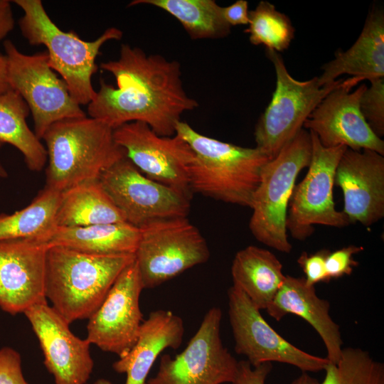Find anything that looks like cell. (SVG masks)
I'll use <instances>...</instances> for the list:
<instances>
[{"mask_svg":"<svg viewBox=\"0 0 384 384\" xmlns=\"http://www.w3.org/2000/svg\"><path fill=\"white\" fill-rule=\"evenodd\" d=\"M100 68L114 76L117 87L101 79L87 113L113 129L141 122L159 136L171 137L182 114L198 106L185 92L176 60L123 43L118 59L102 63Z\"/></svg>","mask_w":384,"mask_h":384,"instance_id":"cell-1","label":"cell"},{"mask_svg":"<svg viewBox=\"0 0 384 384\" xmlns=\"http://www.w3.org/2000/svg\"><path fill=\"white\" fill-rule=\"evenodd\" d=\"M135 255H97L49 246L45 294L51 306L70 324L89 319Z\"/></svg>","mask_w":384,"mask_h":384,"instance_id":"cell-2","label":"cell"},{"mask_svg":"<svg viewBox=\"0 0 384 384\" xmlns=\"http://www.w3.org/2000/svg\"><path fill=\"white\" fill-rule=\"evenodd\" d=\"M113 132L105 122L87 116L51 125L42 138L48 161L45 187L61 193L99 180L106 169L126 156Z\"/></svg>","mask_w":384,"mask_h":384,"instance_id":"cell-3","label":"cell"},{"mask_svg":"<svg viewBox=\"0 0 384 384\" xmlns=\"http://www.w3.org/2000/svg\"><path fill=\"white\" fill-rule=\"evenodd\" d=\"M176 134L194 153L188 169L191 192L250 207L263 166L270 159L257 147H243L206 137L180 121Z\"/></svg>","mask_w":384,"mask_h":384,"instance_id":"cell-4","label":"cell"},{"mask_svg":"<svg viewBox=\"0 0 384 384\" xmlns=\"http://www.w3.org/2000/svg\"><path fill=\"white\" fill-rule=\"evenodd\" d=\"M23 11L18 24L23 36L33 46L43 45L50 67L66 83L79 105H87L96 91L92 77L97 71L96 58L101 47L111 40H120L122 31L110 27L96 40L85 41L73 31L61 30L50 18L41 0L13 1Z\"/></svg>","mask_w":384,"mask_h":384,"instance_id":"cell-5","label":"cell"},{"mask_svg":"<svg viewBox=\"0 0 384 384\" xmlns=\"http://www.w3.org/2000/svg\"><path fill=\"white\" fill-rule=\"evenodd\" d=\"M311 155L309 132L302 129L279 154L262 167L250 208V230L259 242L289 253L292 246L286 228L288 206L297 178L308 167Z\"/></svg>","mask_w":384,"mask_h":384,"instance_id":"cell-6","label":"cell"},{"mask_svg":"<svg viewBox=\"0 0 384 384\" xmlns=\"http://www.w3.org/2000/svg\"><path fill=\"white\" fill-rule=\"evenodd\" d=\"M276 73V87L271 101L255 128L256 147L270 159L302 129L304 122L320 102L343 79L324 86L318 77L305 81L294 79L279 53L266 49Z\"/></svg>","mask_w":384,"mask_h":384,"instance_id":"cell-7","label":"cell"},{"mask_svg":"<svg viewBox=\"0 0 384 384\" xmlns=\"http://www.w3.org/2000/svg\"><path fill=\"white\" fill-rule=\"evenodd\" d=\"M139 229L135 260L144 289H153L208 261L210 250L186 217L151 221Z\"/></svg>","mask_w":384,"mask_h":384,"instance_id":"cell-8","label":"cell"},{"mask_svg":"<svg viewBox=\"0 0 384 384\" xmlns=\"http://www.w3.org/2000/svg\"><path fill=\"white\" fill-rule=\"evenodd\" d=\"M4 47L9 85L26 102L40 139L54 123L87 116L65 81L50 67L46 51L24 54L9 40Z\"/></svg>","mask_w":384,"mask_h":384,"instance_id":"cell-9","label":"cell"},{"mask_svg":"<svg viewBox=\"0 0 384 384\" xmlns=\"http://www.w3.org/2000/svg\"><path fill=\"white\" fill-rule=\"evenodd\" d=\"M309 132L311 155L308 171L294 188L286 220L287 230L299 240L311 236L315 225L343 228L351 223L336 209L333 196L336 167L347 147H325L314 132Z\"/></svg>","mask_w":384,"mask_h":384,"instance_id":"cell-10","label":"cell"},{"mask_svg":"<svg viewBox=\"0 0 384 384\" xmlns=\"http://www.w3.org/2000/svg\"><path fill=\"white\" fill-rule=\"evenodd\" d=\"M223 313L217 306L204 315L184 350L174 358L161 357L158 371L148 384H233L238 361L220 337Z\"/></svg>","mask_w":384,"mask_h":384,"instance_id":"cell-11","label":"cell"},{"mask_svg":"<svg viewBox=\"0 0 384 384\" xmlns=\"http://www.w3.org/2000/svg\"><path fill=\"white\" fill-rule=\"evenodd\" d=\"M228 315L235 340V351L245 356L252 367L279 362L297 367L304 373L324 370L329 363L305 352L280 336L240 289L228 291Z\"/></svg>","mask_w":384,"mask_h":384,"instance_id":"cell-12","label":"cell"},{"mask_svg":"<svg viewBox=\"0 0 384 384\" xmlns=\"http://www.w3.org/2000/svg\"><path fill=\"white\" fill-rule=\"evenodd\" d=\"M125 221L140 228L156 220L186 217L190 199L176 189L150 179L127 156L99 178Z\"/></svg>","mask_w":384,"mask_h":384,"instance_id":"cell-13","label":"cell"},{"mask_svg":"<svg viewBox=\"0 0 384 384\" xmlns=\"http://www.w3.org/2000/svg\"><path fill=\"white\" fill-rule=\"evenodd\" d=\"M113 134L126 156L143 174L191 198L188 169L194 153L179 135L159 136L141 122L124 124L115 128Z\"/></svg>","mask_w":384,"mask_h":384,"instance_id":"cell-14","label":"cell"},{"mask_svg":"<svg viewBox=\"0 0 384 384\" xmlns=\"http://www.w3.org/2000/svg\"><path fill=\"white\" fill-rule=\"evenodd\" d=\"M144 289L136 260L118 276L105 299L88 319L86 339L105 352L124 357L137 341L143 315Z\"/></svg>","mask_w":384,"mask_h":384,"instance_id":"cell-15","label":"cell"},{"mask_svg":"<svg viewBox=\"0 0 384 384\" xmlns=\"http://www.w3.org/2000/svg\"><path fill=\"white\" fill-rule=\"evenodd\" d=\"M349 78L332 90L320 102L303 127L314 132L325 147L344 146L354 151L368 149L384 156V142L370 129L359 107L367 85Z\"/></svg>","mask_w":384,"mask_h":384,"instance_id":"cell-16","label":"cell"},{"mask_svg":"<svg viewBox=\"0 0 384 384\" xmlns=\"http://www.w3.org/2000/svg\"><path fill=\"white\" fill-rule=\"evenodd\" d=\"M35 333L44 364L55 384H86L94 361L90 343L76 336L70 324L44 300L23 313Z\"/></svg>","mask_w":384,"mask_h":384,"instance_id":"cell-17","label":"cell"},{"mask_svg":"<svg viewBox=\"0 0 384 384\" xmlns=\"http://www.w3.org/2000/svg\"><path fill=\"white\" fill-rule=\"evenodd\" d=\"M49 245L39 238L0 241V308L15 315L47 300L45 294Z\"/></svg>","mask_w":384,"mask_h":384,"instance_id":"cell-18","label":"cell"},{"mask_svg":"<svg viewBox=\"0 0 384 384\" xmlns=\"http://www.w3.org/2000/svg\"><path fill=\"white\" fill-rule=\"evenodd\" d=\"M334 186L343 192L342 212L350 223L370 227L383 218V156L346 148L336 167Z\"/></svg>","mask_w":384,"mask_h":384,"instance_id":"cell-19","label":"cell"},{"mask_svg":"<svg viewBox=\"0 0 384 384\" xmlns=\"http://www.w3.org/2000/svg\"><path fill=\"white\" fill-rule=\"evenodd\" d=\"M330 303L319 298L314 286L309 285L304 277L286 275L285 279L265 310L277 321L292 314L309 324L321 337L326 349V358L336 363L341 358L343 341L339 326L330 314Z\"/></svg>","mask_w":384,"mask_h":384,"instance_id":"cell-20","label":"cell"},{"mask_svg":"<svg viewBox=\"0 0 384 384\" xmlns=\"http://www.w3.org/2000/svg\"><path fill=\"white\" fill-rule=\"evenodd\" d=\"M318 77L321 86L334 82L344 74L358 82L384 78V11L374 4L355 43L347 50H338L324 64Z\"/></svg>","mask_w":384,"mask_h":384,"instance_id":"cell-21","label":"cell"},{"mask_svg":"<svg viewBox=\"0 0 384 384\" xmlns=\"http://www.w3.org/2000/svg\"><path fill=\"white\" fill-rule=\"evenodd\" d=\"M182 319L169 310L151 311L143 321L136 343L124 357L112 364L119 373H126L125 384H144L158 356L166 348L177 349L182 343Z\"/></svg>","mask_w":384,"mask_h":384,"instance_id":"cell-22","label":"cell"},{"mask_svg":"<svg viewBox=\"0 0 384 384\" xmlns=\"http://www.w3.org/2000/svg\"><path fill=\"white\" fill-rule=\"evenodd\" d=\"M231 275L233 286L244 292L260 310L270 304L286 276L282 263L271 251L255 245L236 253Z\"/></svg>","mask_w":384,"mask_h":384,"instance_id":"cell-23","label":"cell"},{"mask_svg":"<svg viewBox=\"0 0 384 384\" xmlns=\"http://www.w3.org/2000/svg\"><path fill=\"white\" fill-rule=\"evenodd\" d=\"M139 229L127 222L84 227L56 226L46 239L49 246H63L97 255H135Z\"/></svg>","mask_w":384,"mask_h":384,"instance_id":"cell-24","label":"cell"},{"mask_svg":"<svg viewBox=\"0 0 384 384\" xmlns=\"http://www.w3.org/2000/svg\"><path fill=\"white\" fill-rule=\"evenodd\" d=\"M126 222L100 180L75 186L63 193L55 215L58 227H84Z\"/></svg>","mask_w":384,"mask_h":384,"instance_id":"cell-25","label":"cell"},{"mask_svg":"<svg viewBox=\"0 0 384 384\" xmlns=\"http://www.w3.org/2000/svg\"><path fill=\"white\" fill-rule=\"evenodd\" d=\"M29 113L26 102L17 92L9 90L0 94V142L16 147L29 170L41 171L47 162V152L27 124Z\"/></svg>","mask_w":384,"mask_h":384,"instance_id":"cell-26","label":"cell"},{"mask_svg":"<svg viewBox=\"0 0 384 384\" xmlns=\"http://www.w3.org/2000/svg\"><path fill=\"white\" fill-rule=\"evenodd\" d=\"M149 4L176 18L192 39H215L226 37L230 26L222 9L214 0H134L129 6Z\"/></svg>","mask_w":384,"mask_h":384,"instance_id":"cell-27","label":"cell"},{"mask_svg":"<svg viewBox=\"0 0 384 384\" xmlns=\"http://www.w3.org/2000/svg\"><path fill=\"white\" fill-rule=\"evenodd\" d=\"M60 193L46 187L25 208L12 214H0V241L39 238L46 241L56 227Z\"/></svg>","mask_w":384,"mask_h":384,"instance_id":"cell-28","label":"cell"},{"mask_svg":"<svg viewBox=\"0 0 384 384\" xmlns=\"http://www.w3.org/2000/svg\"><path fill=\"white\" fill-rule=\"evenodd\" d=\"M249 40L253 45H264L277 53L287 50L294 38V28L289 18L267 1H261L249 11Z\"/></svg>","mask_w":384,"mask_h":384,"instance_id":"cell-29","label":"cell"},{"mask_svg":"<svg viewBox=\"0 0 384 384\" xmlns=\"http://www.w3.org/2000/svg\"><path fill=\"white\" fill-rule=\"evenodd\" d=\"M319 384H384V364L358 348H343L336 363L329 362Z\"/></svg>","mask_w":384,"mask_h":384,"instance_id":"cell-30","label":"cell"},{"mask_svg":"<svg viewBox=\"0 0 384 384\" xmlns=\"http://www.w3.org/2000/svg\"><path fill=\"white\" fill-rule=\"evenodd\" d=\"M370 82L361 96L360 110L370 129L381 139L384 135V78Z\"/></svg>","mask_w":384,"mask_h":384,"instance_id":"cell-31","label":"cell"},{"mask_svg":"<svg viewBox=\"0 0 384 384\" xmlns=\"http://www.w3.org/2000/svg\"><path fill=\"white\" fill-rule=\"evenodd\" d=\"M362 246L348 245L328 253L326 259V271L329 279L350 275L358 265L353 256L363 250Z\"/></svg>","mask_w":384,"mask_h":384,"instance_id":"cell-32","label":"cell"},{"mask_svg":"<svg viewBox=\"0 0 384 384\" xmlns=\"http://www.w3.org/2000/svg\"><path fill=\"white\" fill-rule=\"evenodd\" d=\"M329 250L322 249L312 254L302 252L297 259L305 274V280L310 286H315L319 282L330 281L326 267V259Z\"/></svg>","mask_w":384,"mask_h":384,"instance_id":"cell-33","label":"cell"},{"mask_svg":"<svg viewBox=\"0 0 384 384\" xmlns=\"http://www.w3.org/2000/svg\"><path fill=\"white\" fill-rule=\"evenodd\" d=\"M0 384H30L23 373L20 353L8 346L0 348Z\"/></svg>","mask_w":384,"mask_h":384,"instance_id":"cell-34","label":"cell"},{"mask_svg":"<svg viewBox=\"0 0 384 384\" xmlns=\"http://www.w3.org/2000/svg\"><path fill=\"white\" fill-rule=\"evenodd\" d=\"M272 369V363L252 367L246 360L238 361L237 375L233 384H265L266 378Z\"/></svg>","mask_w":384,"mask_h":384,"instance_id":"cell-35","label":"cell"},{"mask_svg":"<svg viewBox=\"0 0 384 384\" xmlns=\"http://www.w3.org/2000/svg\"><path fill=\"white\" fill-rule=\"evenodd\" d=\"M222 11L230 26L249 24L248 3L245 0H238L228 6L223 7Z\"/></svg>","mask_w":384,"mask_h":384,"instance_id":"cell-36","label":"cell"},{"mask_svg":"<svg viewBox=\"0 0 384 384\" xmlns=\"http://www.w3.org/2000/svg\"><path fill=\"white\" fill-rule=\"evenodd\" d=\"M14 26L15 20L11 2L7 0H0V41L7 36L14 29Z\"/></svg>","mask_w":384,"mask_h":384,"instance_id":"cell-37","label":"cell"},{"mask_svg":"<svg viewBox=\"0 0 384 384\" xmlns=\"http://www.w3.org/2000/svg\"><path fill=\"white\" fill-rule=\"evenodd\" d=\"M9 90L11 89L8 80L7 60L5 55L0 54V94Z\"/></svg>","mask_w":384,"mask_h":384,"instance_id":"cell-38","label":"cell"},{"mask_svg":"<svg viewBox=\"0 0 384 384\" xmlns=\"http://www.w3.org/2000/svg\"><path fill=\"white\" fill-rule=\"evenodd\" d=\"M318 380L310 376L307 373H302L296 379H294L291 384H319Z\"/></svg>","mask_w":384,"mask_h":384,"instance_id":"cell-39","label":"cell"},{"mask_svg":"<svg viewBox=\"0 0 384 384\" xmlns=\"http://www.w3.org/2000/svg\"><path fill=\"white\" fill-rule=\"evenodd\" d=\"M3 144H4L0 142V149L1 148ZM7 176L8 173L0 161V178H6Z\"/></svg>","mask_w":384,"mask_h":384,"instance_id":"cell-40","label":"cell"},{"mask_svg":"<svg viewBox=\"0 0 384 384\" xmlns=\"http://www.w3.org/2000/svg\"><path fill=\"white\" fill-rule=\"evenodd\" d=\"M93 384H112L109 380L105 378L97 379Z\"/></svg>","mask_w":384,"mask_h":384,"instance_id":"cell-41","label":"cell"},{"mask_svg":"<svg viewBox=\"0 0 384 384\" xmlns=\"http://www.w3.org/2000/svg\"><path fill=\"white\" fill-rule=\"evenodd\" d=\"M144 384H148L146 382Z\"/></svg>","mask_w":384,"mask_h":384,"instance_id":"cell-42","label":"cell"}]
</instances>
